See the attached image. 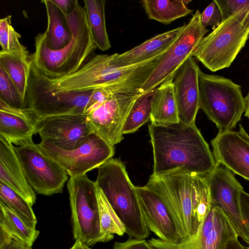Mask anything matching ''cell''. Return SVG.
Returning <instances> with one entry per match:
<instances>
[{
  "instance_id": "cell-39",
  "label": "cell",
  "mask_w": 249,
  "mask_h": 249,
  "mask_svg": "<svg viewBox=\"0 0 249 249\" xmlns=\"http://www.w3.org/2000/svg\"><path fill=\"white\" fill-rule=\"evenodd\" d=\"M52 1L65 15L71 13L75 6L76 0H51Z\"/></svg>"
},
{
  "instance_id": "cell-25",
  "label": "cell",
  "mask_w": 249,
  "mask_h": 249,
  "mask_svg": "<svg viewBox=\"0 0 249 249\" xmlns=\"http://www.w3.org/2000/svg\"><path fill=\"white\" fill-rule=\"evenodd\" d=\"M47 16V27L44 32L50 48L56 50L67 45L71 33L64 15L51 0H42Z\"/></svg>"
},
{
  "instance_id": "cell-1",
  "label": "cell",
  "mask_w": 249,
  "mask_h": 249,
  "mask_svg": "<svg viewBox=\"0 0 249 249\" xmlns=\"http://www.w3.org/2000/svg\"><path fill=\"white\" fill-rule=\"evenodd\" d=\"M153 155L152 175L181 170L205 177L216 166L213 152L196 124L180 122L148 125Z\"/></svg>"
},
{
  "instance_id": "cell-10",
  "label": "cell",
  "mask_w": 249,
  "mask_h": 249,
  "mask_svg": "<svg viewBox=\"0 0 249 249\" xmlns=\"http://www.w3.org/2000/svg\"><path fill=\"white\" fill-rule=\"evenodd\" d=\"M15 150L27 181L35 192L45 196L62 193L69 176L37 144L32 141L15 146Z\"/></svg>"
},
{
  "instance_id": "cell-30",
  "label": "cell",
  "mask_w": 249,
  "mask_h": 249,
  "mask_svg": "<svg viewBox=\"0 0 249 249\" xmlns=\"http://www.w3.org/2000/svg\"><path fill=\"white\" fill-rule=\"evenodd\" d=\"M193 217L196 232L212 207L209 188L204 177L195 176L193 182Z\"/></svg>"
},
{
  "instance_id": "cell-42",
  "label": "cell",
  "mask_w": 249,
  "mask_h": 249,
  "mask_svg": "<svg viewBox=\"0 0 249 249\" xmlns=\"http://www.w3.org/2000/svg\"><path fill=\"white\" fill-rule=\"evenodd\" d=\"M245 105L246 108L244 112V115L249 118V91L248 92V94L245 98Z\"/></svg>"
},
{
  "instance_id": "cell-12",
  "label": "cell",
  "mask_w": 249,
  "mask_h": 249,
  "mask_svg": "<svg viewBox=\"0 0 249 249\" xmlns=\"http://www.w3.org/2000/svg\"><path fill=\"white\" fill-rule=\"evenodd\" d=\"M205 178L212 205L219 207L227 216L238 236L249 245V231L243 220L240 204L244 190L233 174L223 165L217 164Z\"/></svg>"
},
{
  "instance_id": "cell-31",
  "label": "cell",
  "mask_w": 249,
  "mask_h": 249,
  "mask_svg": "<svg viewBox=\"0 0 249 249\" xmlns=\"http://www.w3.org/2000/svg\"><path fill=\"white\" fill-rule=\"evenodd\" d=\"M0 201L22 218L36 223V218L32 206L19 194L1 181Z\"/></svg>"
},
{
  "instance_id": "cell-15",
  "label": "cell",
  "mask_w": 249,
  "mask_h": 249,
  "mask_svg": "<svg viewBox=\"0 0 249 249\" xmlns=\"http://www.w3.org/2000/svg\"><path fill=\"white\" fill-rule=\"evenodd\" d=\"M37 133L41 140L65 150L81 146L92 133L86 114H66L40 118Z\"/></svg>"
},
{
  "instance_id": "cell-26",
  "label": "cell",
  "mask_w": 249,
  "mask_h": 249,
  "mask_svg": "<svg viewBox=\"0 0 249 249\" xmlns=\"http://www.w3.org/2000/svg\"><path fill=\"white\" fill-rule=\"evenodd\" d=\"M84 9L92 40L97 48L105 51L111 47L107 33L105 0H84Z\"/></svg>"
},
{
  "instance_id": "cell-35",
  "label": "cell",
  "mask_w": 249,
  "mask_h": 249,
  "mask_svg": "<svg viewBox=\"0 0 249 249\" xmlns=\"http://www.w3.org/2000/svg\"><path fill=\"white\" fill-rule=\"evenodd\" d=\"M221 10L215 0H213L201 14V21L205 27L212 26L214 28L222 21Z\"/></svg>"
},
{
  "instance_id": "cell-32",
  "label": "cell",
  "mask_w": 249,
  "mask_h": 249,
  "mask_svg": "<svg viewBox=\"0 0 249 249\" xmlns=\"http://www.w3.org/2000/svg\"><path fill=\"white\" fill-rule=\"evenodd\" d=\"M12 16L8 15L0 19V45L6 52H24L27 48L20 42L21 35L14 28Z\"/></svg>"
},
{
  "instance_id": "cell-23",
  "label": "cell",
  "mask_w": 249,
  "mask_h": 249,
  "mask_svg": "<svg viewBox=\"0 0 249 249\" xmlns=\"http://www.w3.org/2000/svg\"><path fill=\"white\" fill-rule=\"evenodd\" d=\"M173 80L169 79L157 88L152 107L150 121L152 124L161 125L179 122Z\"/></svg>"
},
{
  "instance_id": "cell-6",
  "label": "cell",
  "mask_w": 249,
  "mask_h": 249,
  "mask_svg": "<svg viewBox=\"0 0 249 249\" xmlns=\"http://www.w3.org/2000/svg\"><path fill=\"white\" fill-rule=\"evenodd\" d=\"M194 176L176 170L159 175H151L146 184L166 206L181 236V242L196 233L192 202Z\"/></svg>"
},
{
  "instance_id": "cell-36",
  "label": "cell",
  "mask_w": 249,
  "mask_h": 249,
  "mask_svg": "<svg viewBox=\"0 0 249 249\" xmlns=\"http://www.w3.org/2000/svg\"><path fill=\"white\" fill-rule=\"evenodd\" d=\"M0 249H31V248L0 230Z\"/></svg>"
},
{
  "instance_id": "cell-24",
  "label": "cell",
  "mask_w": 249,
  "mask_h": 249,
  "mask_svg": "<svg viewBox=\"0 0 249 249\" xmlns=\"http://www.w3.org/2000/svg\"><path fill=\"white\" fill-rule=\"evenodd\" d=\"M36 224L22 218L0 201V230L31 248L39 233Z\"/></svg>"
},
{
  "instance_id": "cell-34",
  "label": "cell",
  "mask_w": 249,
  "mask_h": 249,
  "mask_svg": "<svg viewBox=\"0 0 249 249\" xmlns=\"http://www.w3.org/2000/svg\"><path fill=\"white\" fill-rule=\"evenodd\" d=\"M117 93L121 92L116 89L112 87H104L93 90L85 108L84 114H88L95 110L102 105L111 96Z\"/></svg>"
},
{
  "instance_id": "cell-11",
  "label": "cell",
  "mask_w": 249,
  "mask_h": 249,
  "mask_svg": "<svg viewBox=\"0 0 249 249\" xmlns=\"http://www.w3.org/2000/svg\"><path fill=\"white\" fill-rule=\"evenodd\" d=\"M46 155L56 161L70 177L83 175L99 168L115 153L114 147L94 133L80 147L65 150L45 141L37 144Z\"/></svg>"
},
{
  "instance_id": "cell-7",
  "label": "cell",
  "mask_w": 249,
  "mask_h": 249,
  "mask_svg": "<svg viewBox=\"0 0 249 249\" xmlns=\"http://www.w3.org/2000/svg\"><path fill=\"white\" fill-rule=\"evenodd\" d=\"M67 188L75 241L88 246L107 242L101 231L95 181L87 174L72 177Z\"/></svg>"
},
{
  "instance_id": "cell-40",
  "label": "cell",
  "mask_w": 249,
  "mask_h": 249,
  "mask_svg": "<svg viewBox=\"0 0 249 249\" xmlns=\"http://www.w3.org/2000/svg\"><path fill=\"white\" fill-rule=\"evenodd\" d=\"M224 249H249V248L243 245L237 238L230 240Z\"/></svg>"
},
{
  "instance_id": "cell-18",
  "label": "cell",
  "mask_w": 249,
  "mask_h": 249,
  "mask_svg": "<svg viewBox=\"0 0 249 249\" xmlns=\"http://www.w3.org/2000/svg\"><path fill=\"white\" fill-rule=\"evenodd\" d=\"M200 69L192 57L179 69L173 83L179 122L196 124L199 106L198 72Z\"/></svg>"
},
{
  "instance_id": "cell-22",
  "label": "cell",
  "mask_w": 249,
  "mask_h": 249,
  "mask_svg": "<svg viewBox=\"0 0 249 249\" xmlns=\"http://www.w3.org/2000/svg\"><path fill=\"white\" fill-rule=\"evenodd\" d=\"M31 66L28 50L16 52L0 50V67L8 75L25 104Z\"/></svg>"
},
{
  "instance_id": "cell-38",
  "label": "cell",
  "mask_w": 249,
  "mask_h": 249,
  "mask_svg": "<svg viewBox=\"0 0 249 249\" xmlns=\"http://www.w3.org/2000/svg\"><path fill=\"white\" fill-rule=\"evenodd\" d=\"M240 204L242 216L249 231V194L244 190L240 194Z\"/></svg>"
},
{
  "instance_id": "cell-43",
  "label": "cell",
  "mask_w": 249,
  "mask_h": 249,
  "mask_svg": "<svg viewBox=\"0 0 249 249\" xmlns=\"http://www.w3.org/2000/svg\"></svg>"
},
{
  "instance_id": "cell-3",
  "label": "cell",
  "mask_w": 249,
  "mask_h": 249,
  "mask_svg": "<svg viewBox=\"0 0 249 249\" xmlns=\"http://www.w3.org/2000/svg\"><path fill=\"white\" fill-rule=\"evenodd\" d=\"M64 16L72 36L69 44L53 50L45 33H39L35 37V52L30 55L34 67L50 79L75 72L97 48L92 40L84 7L78 1L72 12Z\"/></svg>"
},
{
  "instance_id": "cell-29",
  "label": "cell",
  "mask_w": 249,
  "mask_h": 249,
  "mask_svg": "<svg viewBox=\"0 0 249 249\" xmlns=\"http://www.w3.org/2000/svg\"><path fill=\"white\" fill-rule=\"evenodd\" d=\"M157 88L142 93L135 100L125 122L123 134L132 133L151 119L152 103Z\"/></svg>"
},
{
  "instance_id": "cell-4",
  "label": "cell",
  "mask_w": 249,
  "mask_h": 249,
  "mask_svg": "<svg viewBox=\"0 0 249 249\" xmlns=\"http://www.w3.org/2000/svg\"><path fill=\"white\" fill-rule=\"evenodd\" d=\"M96 185L117 213L128 236L145 239L150 234L140 205L136 186L131 182L124 163L111 158L98 168Z\"/></svg>"
},
{
  "instance_id": "cell-13",
  "label": "cell",
  "mask_w": 249,
  "mask_h": 249,
  "mask_svg": "<svg viewBox=\"0 0 249 249\" xmlns=\"http://www.w3.org/2000/svg\"><path fill=\"white\" fill-rule=\"evenodd\" d=\"M237 238L224 212L212 205L196 233L188 240L173 243L152 238L147 241L154 249H224L230 240Z\"/></svg>"
},
{
  "instance_id": "cell-28",
  "label": "cell",
  "mask_w": 249,
  "mask_h": 249,
  "mask_svg": "<svg viewBox=\"0 0 249 249\" xmlns=\"http://www.w3.org/2000/svg\"><path fill=\"white\" fill-rule=\"evenodd\" d=\"M99 215L102 234L107 241L113 238L114 234L122 236L125 233V228L117 213L96 185Z\"/></svg>"
},
{
  "instance_id": "cell-20",
  "label": "cell",
  "mask_w": 249,
  "mask_h": 249,
  "mask_svg": "<svg viewBox=\"0 0 249 249\" xmlns=\"http://www.w3.org/2000/svg\"><path fill=\"white\" fill-rule=\"evenodd\" d=\"M0 181L21 196L31 206L36 202L35 192L29 184L15 146L0 136Z\"/></svg>"
},
{
  "instance_id": "cell-33",
  "label": "cell",
  "mask_w": 249,
  "mask_h": 249,
  "mask_svg": "<svg viewBox=\"0 0 249 249\" xmlns=\"http://www.w3.org/2000/svg\"><path fill=\"white\" fill-rule=\"evenodd\" d=\"M0 100L13 107L24 108L26 105L5 71L0 67Z\"/></svg>"
},
{
  "instance_id": "cell-21",
  "label": "cell",
  "mask_w": 249,
  "mask_h": 249,
  "mask_svg": "<svg viewBox=\"0 0 249 249\" xmlns=\"http://www.w3.org/2000/svg\"><path fill=\"white\" fill-rule=\"evenodd\" d=\"M184 25L158 34L122 53H113L112 61L118 67L137 64L166 52L179 36Z\"/></svg>"
},
{
  "instance_id": "cell-16",
  "label": "cell",
  "mask_w": 249,
  "mask_h": 249,
  "mask_svg": "<svg viewBox=\"0 0 249 249\" xmlns=\"http://www.w3.org/2000/svg\"><path fill=\"white\" fill-rule=\"evenodd\" d=\"M211 144L217 164L249 180V135L242 125L237 131H219Z\"/></svg>"
},
{
  "instance_id": "cell-9",
  "label": "cell",
  "mask_w": 249,
  "mask_h": 249,
  "mask_svg": "<svg viewBox=\"0 0 249 249\" xmlns=\"http://www.w3.org/2000/svg\"><path fill=\"white\" fill-rule=\"evenodd\" d=\"M209 31L202 24L201 13L197 10L177 39L164 53L157 65L142 85L140 91L148 92L162 83L174 79L186 60L193 56L197 45Z\"/></svg>"
},
{
  "instance_id": "cell-37",
  "label": "cell",
  "mask_w": 249,
  "mask_h": 249,
  "mask_svg": "<svg viewBox=\"0 0 249 249\" xmlns=\"http://www.w3.org/2000/svg\"><path fill=\"white\" fill-rule=\"evenodd\" d=\"M113 249H154L145 239H129L119 242H115Z\"/></svg>"
},
{
  "instance_id": "cell-27",
  "label": "cell",
  "mask_w": 249,
  "mask_h": 249,
  "mask_svg": "<svg viewBox=\"0 0 249 249\" xmlns=\"http://www.w3.org/2000/svg\"><path fill=\"white\" fill-rule=\"evenodd\" d=\"M150 19L165 24L192 13L183 0H142L141 1Z\"/></svg>"
},
{
  "instance_id": "cell-8",
  "label": "cell",
  "mask_w": 249,
  "mask_h": 249,
  "mask_svg": "<svg viewBox=\"0 0 249 249\" xmlns=\"http://www.w3.org/2000/svg\"><path fill=\"white\" fill-rule=\"evenodd\" d=\"M92 91L54 93L50 78L40 72L31 62L26 107L33 110L39 118L84 114Z\"/></svg>"
},
{
  "instance_id": "cell-2",
  "label": "cell",
  "mask_w": 249,
  "mask_h": 249,
  "mask_svg": "<svg viewBox=\"0 0 249 249\" xmlns=\"http://www.w3.org/2000/svg\"><path fill=\"white\" fill-rule=\"evenodd\" d=\"M164 53L125 67H118L114 64L113 54H97L75 72L50 79L52 88L54 93L91 91L104 87L114 88L120 92H140L142 85Z\"/></svg>"
},
{
  "instance_id": "cell-19",
  "label": "cell",
  "mask_w": 249,
  "mask_h": 249,
  "mask_svg": "<svg viewBox=\"0 0 249 249\" xmlns=\"http://www.w3.org/2000/svg\"><path fill=\"white\" fill-rule=\"evenodd\" d=\"M39 117L31 109L12 107L0 100V136L20 146L33 141Z\"/></svg>"
},
{
  "instance_id": "cell-17",
  "label": "cell",
  "mask_w": 249,
  "mask_h": 249,
  "mask_svg": "<svg viewBox=\"0 0 249 249\" xmlns=\"http://www.w3.org/2000/svg\"><path fill=\"white\" fill-rule=\"evenodd\" d=\"M141 211L149 231L159 239L178 243L182 239L166 206L153 191L146 185L136 186Z\"/></svg>"
},
{
  "instance_id": "cell-14",
  "label": "cell",
  "mask_w": 249,
  "mask_h": 249,
  "mask_svg": "<svg viewBox=\"0 0 249 249\" xmlns=\"http://www.w3.org/2000/svg\"><path fill=\"white\" fill-rule=\"evenodd\" d=\"M141 92L113 94L95 110L86 114L92 132L112 146L124 139L123 129L129 111Z\"/></svg>"
},
{
  "instance_id": "cell-41",
  "label": "cell",
  "mask_w": 249,
  "mask_h": 249,
  "mask_svg": "<svg viewBox=\"0 0 249 249\" xmlns=\"http://www.w3.org/2000/svg\"><path fill=\"white\" fill-rule=\"evenodd\" d=\"M70 249H91L89 246L81 242L75 241L73 246Z\"/></svg>"
},
{
  "instance_id": "cell-5",
  "label": "cell",
  "mask_w": 249,
  "mask_h": 249,
  "mask_svg": "<svg viewBox=\"0 0 249 249\" xmlns=\"http://www.w3.org/2000/svg\"><path fill=\"white\" fill-rule=\"evenodd\" d=\"M199 106L219 131L233 130L246 105L241 87L223 76L198 72Z\"/></svg>"
}]
</instances>
